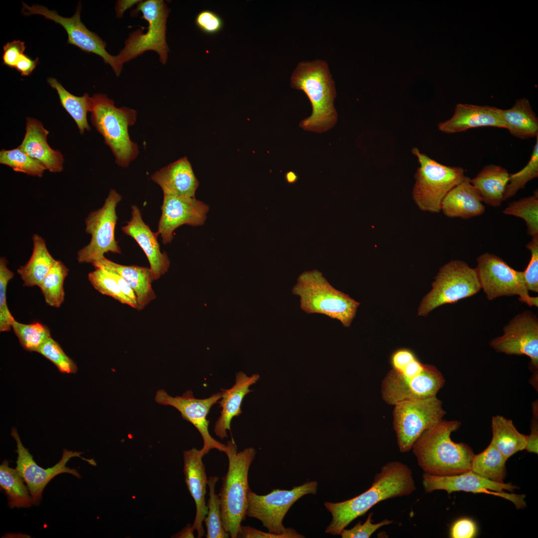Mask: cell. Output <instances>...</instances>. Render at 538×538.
<instances>
[{"instance_id": "d6a6232c", "label": "cell", "mask_w": 538, "mask_h": 538, "mask_svg": "<svg viewBox=\"0 0 538 538\" xmlns=\"http://www.w3.org/2000/svg\"><path fill=\"white\" fill-rule=\"evenodd\" d=\"M47 81L56 91L62 106L74 120L80 134H83L85 131L90 130L87 120V113L90 109L89 95L85 93L81 97L75 96L66 90L54 78H48Z\"/></svg>"}, {"instance_id": "db71d44e", "label": "cell", "mask_w": 538, "mask_h": 538, "mask_svg": "<svg viewBox=\"0 0 538 538\" xmlns=\"http://www.w3.org/2000/svg\"><path fill=\"white\" fill-rule=\"evenodd\" d=\"M38 62V58L32 60L27 55L23 54L19 59L14 69L19 72L22 76H28L35 68Z\"/></svg>"}, {"instance_id": "b9f144b4", "label": "cell", "mask_w": 538, "mask_h": 538, "mask_svg": "<svg viewBox=\"0 0 538 538\" xmlns=\"http://www.w3.org/2000/svg\"><path fill=\"white\" fill-rule=\"evenodd\" d=\"M88 279L94 288L101 294L134 308L131 300L123 294L116 279L106 269L95 268V270L88 274Z\"/></svg>"}, {"instance_id": "7bdbcfd3", "label": "cell", "mask_w": 538, "mask_h": 538, "mask_svg": "<svg viewBox=\"0 0 538 538\" xmlns=\"http://www.w3.org/2000/svg\"><path fill=\"white\" fill-rule=\"evenodd\" d=\"M37 352L52 362L62 373L75 374L77 371L75 362L66 354L59 344L51 337L40 346Z\"/></svg>"}, {"instance_id": "c3c4849f", "label": "cell", "mask_w": 538, "mask_h": 538, "mask_svg": "<svg viewBox=\"0 0 538 538\" xmlns=\"http://www.w3.org/2000/svg\"><path fill=\"white\" fill-rule=\"evenodd\" d=\"M238 537L245 538H302L304 537L295 530L289 528L287 532L277 534L271 532H264L249 526H242Z\"/></svg>"}, {"instance_id": "5b68a950", "label": "cell", "mask_w": 538, "mask_h": 538, "mask_svg": "<svg viewBox=\"0 0 538 538\" xmlns=\"http://www.w3.org/2000/svg\"><path fill=\"white\" fill-rule=\"evenodd\" d=\"M90 112L92 124L111 149L116 163L128 167L138 154V146L129 134V128L136 121V111L118 108L106 95L98 93L90 97Z\"/></svg>"}, {"instance_id": "603a6c76", "label": "cell", "mask_w": 538, "mask_h": 538, "mask_svg": "<svg viewBox=\"0 0 538 538\" xmlns=\"http://www.w3.org/2000/svg\"><path fill=\"white\" fill-rule=\"evenodd\" d=\"M506 129L501 115V109L488 106L458 104L453 116L438 125L439 131L455 134L479 127Z\"/></svg>"}, {"instance_id": "9c48e42d", "label": "cell", "mask_w": 538, "mask_h": 538, "mask_svg": "<svg viewBox=\"0 0 538 538\" xmlns=\"http://www.w3.org/2000/svg\"><path fill=\"white\" fill-rule=\"evenodd\" d=\"M481 289L475 268L461 260L451 261L440 268L432 289L420 303L418 314L426 316L441 305L455 303Z\"/></svg>"}, {"instance_id": "9a60e30c", "label": "cell", "mask_w": 538, "mask_h": 538, "mask_svg": "<svg viewBox=\"0 0 538 538\" xmlns=\"http://www.w3.org/2000/svg\"><path fill=\"white\" fill-rule=\"evenodd\" d=\"M422 485L426 493H430L435 490H444L448 494L458 491L485 493L507 499L512 502L517 509H522L526 507L524 495L505 492H513L517 489V486L511 483H498L491 481L471 471L454 475L443 476L424 473L422 476Z\"/></svg>"}, {"instance_id": "277c9868", "label": "cell", "mask_w": 538, "mask_h": 538, "mask_svg": "<svg viewBox=\"0 0 538 538\" xmlns=\"http://www.w3.org/2000/svg\"><path fill=\"white\" fill-rule=\"evenodd\" d=\"M224 453L228 458L229 466L222 478L219 494L222 521L229 536L236 538L247 516L248 494L250 490L248 473L256 452L253 447L238 452L232 438L227 443Z\"/></svg>"}, {"instance_id": "6da1fadb", "label": "cell", "mask_w": 538, "mask_h": 538, "mask_svg": "<svg viewBox=\"0 0 538 538\" xmlns=\"http://www.w3.org/2000/svg\"><path fill=\"white\" fill-rule=\"evenodd\" d=\"M415 490L411 470L401 462H390L376 474L372 485L364 492L342 502L324 503L326 509L332 516L325 533L340 535L353 521L364 515L379 502L409 495Z\"/></svg>"}, {"instance_id": "1f68e13d", "label": "cell", "mask_w": 538, "mask_h": 538, "mask_svg": "<svg viewBox=\"0 0 538 538\" xmlns=\"http://www.w3.org/2000/svg\"><path fill=\"white\" fill-rule=\"evenodd\" d=\"M491 443L508 460L517 452L525 450L527 435L518 431L513 421L501 415L492 419Z\"/></svg>"}, {"instance_id": "681fc988", "label": "cell", "mask_w": 538, "mask_h": 538, "mask_svg": "<svg viewBox=\"0 0 538 538\" xmlns=\"http://www.w3.org/2000/svg\"><path fill=\"white\" fill-rule=\"evenodd\" d=\"M25 43L19 40L7 42L3 46L2 54L3 64L11 68H14L20 57L25 50Z\"/></svg>"}, {"instance_id": "9f6ffc18", "label": "cell", "mask_w": 538, "mask_h": 538, "mask_svg": "<svg viewBox=\"0 0 538 538\" xmlns=\"http://www.w3.org/2000/svg\"><path fill=\"white\" fill-rule=\"evenodd\" d=\"M141 0H121L117 2L116 6V12L117 17H121L126 10L132 7L136 3H139Z\"/></svg>"}, {"instance_id": "d4e9b609", "label": "cell", "mask_w": 538, "mask_h": 538, "mask_svg": "<svg viewBox=\"0 0 538 538\" xmlns=\"http://www.w3.org/2000/svg\"><path fill=\"white\" fill-rule=\"evenodd\" d=\"M151 179L160 187L164 195L194 197L199 185L186 157L157 170Z\"/></svg>"}, {"instance_id": "ffe728a7", "label": "cell", "mask_w": 538, "mask_h": 538, "mask_svg": "<svg viewBox=\"0 0 538 538\" xmlns=\"http://www.w3.org/2000/svg\"><path fill=\"white\" fill-rule=\"evenodd\" d=\"M209 210L207 204L195 197L164 195L156 233L160 235L164 244L170 243L173 239V232L181 225H203Z\"/></svg>"}, {"instance_id": "f1b7e54d", "label": "cell", "mask_w": 538, "mask_h": 538, "mask_svg": "<svg viewBox=\"0 0 538 538\" xmlns=\"http://www.w3.org/2000/svg\"><path fill=\"white\" fill-rule=\"evenodd\" d=\"M510 174L505 168L494 164L484 166L473 179L472 185L477 190L483 202L498 207L504 201V194Z\"/></svg>"}, {"instance_id": "6f0895ef", "label": "cell", "mask_w": 538, "mask_h": 538, "mask_svg": "<svg viewBox=\"0 0 538 538\" xmlns=\"http://www.w3.org/2000/svg\"><path fill=\"white\" fill-rule=\"evenodd\" d=\"M193 531L191 529V526L184 528L181 532H180L177 535V538H194Z\"/></svg>"}, {"instance_id": "ee69618b", "label": "cell", "mask_w": 538, "mask_h": 538, "mask_svg": "<svg viewBox=\"0 0 538 538\" xmlns=\"http://www.w3.org/2000/svg\"><path fill=\"white\" fill-rule=\"evenodd\" d=\"M4 257L0 258V331H8L15 320L8 308L6 302V288L8 282L14 277V273L7 268Z\"/></svg>"}, {"instance_id": "d590c367", "label": "cell", "mask_w": 538, "mask_h": 538, "mask_svg": "<svg viewBox=\"0 0 538 538\" xmlns=\"http://www.w3.org/2000/svg\"><path fill=\"white\" fill-rule=\"evenodd\" d=\"M68 271V269L61 261L56 260L39 285L45 302L49 306L59 307L63 302V285Z\"/></svg>"}, {"instance_id": "4dcf8cb0", "label": "cell", "mask_w": 538, "mask_h": 538, "mask_svg": "<svg viewBox=\"0 0 538 538\" xmlns=\"http://www.w3.org/2000/svg\"><path fill=\"white\" fill-rule=\"evenodd\" d=\"M32 241L33 250L29 260L17 270L25 286H39L56 261L40 236L34 234Z\"/></svg>"}, {"instance_id": "83f0119b", "label": "cell", "mask_w": 538, "mask_h": 538, "mask_svg": "<svg viewBox=\"0 0 538 538\" xmlns=\"http://www.w3.org/2000/svg\"><path fill=\"white\" fill-rule=\"evenodd\" d=\"M92 265L95 268L103 267L112 269L123 277L136 294L137 310L143 309L155 298L156 295L151 286L153 280L149 268L121 265L105 257Z\"/></svg>"}, {"instance_id": "7c38bea8", "label": "cell", "mask_w": 538, "mask_h": 538, "mask_svg": "<svg viewBox=\"0 0 538 538\" xmlns=\"http://www.w3.org/2000/svg\"><path fill=\"white\" fill-rule=\"evenodd\" d=\"M122 199L115 190L111 189L103 206L90 212L85 219V232L91 235L90 243L80 250L77 259L80 264H93L108 252L121 254L115 239V227L118 217L116 207Z\"/></svg>"}, {"instance_id": "e0dca14e", "label": "cell", "mask_w": 538, "mask_h": 538, "mask_svg": "<svg viewBox=\"0 0 538 538\" xmlns=\"http://www.w3.org/2000/svg\"><path fill=\"white\" fill-rule=\"evenodd\" d=\"M11 435L16 442L17 453L16 470L26 483L33 503L38 504L40 501L43 491L47 484L56 476L63 473H67L80 478L79 473L75 469L66 466L68 461L72 458L78 457L92 465H95L93 459H87L81 456V452L63 450L60 461L52 467L44 469L37 464L30 454L22 444L19 435L15 428L11 429Z\"/></svg>"}, {"instance_id": "7dc6e473", "label": "cell", "mask_w": 538, "mask_h": 538, "mask_svg": "<svg viewBox=\"0 0 538 538\" xmlns=\"http://www.w3.org/2000/svg\"><path fill=\"white\" fill-rule=\"evenodd\" d=\"M195 22L200 31L208 35L219 33L224 26L221 17L210 10H203L199 12L196 16Z\"/></svg>"}, {"instance_id": "d6986e66", "label": "cell", "mask_w": 538, "mask_h": 538, "mask_svg": "<svg viewBox=\"0 0 538 538\" xmlns=\"http://www.w3.org/2000/svg\"><path fill=\"white\" fill-rule=\"evenodd\" d=\"M221 397V392H219L208 398L196 399L191 391H186L181 396L172 397L161 389L157 391L154 399L158 404L175 408L184 419L196 428L203 440L202 449L207 454L213 449L224 452L226 449V444L217 441L210 435L208 429L210 421L207 418L212 406Z\"/></svg>"}, {"instance_id": "bcb514c9", "label": "cell", "mask_w": 538, "mask_h": 538, "mask_svg": "<svg viewBox=\"0 0 538 538\" xmlns=\"http://www.w3.org/2000/svg\"><path fill=\"white\" fill-rule=\"evenodd\" d=\"M373 515V513H370L363 524L359 521L351 529H343L340 535L342 538H369L377 530L393 522L391 520L385 519L378 523L373 524L372 522Z\"/></svg>"}, {"instance_id": "ac0fdd59", "label": "cell", "mask_w": 538, "mask_h": 538, "mask_svg": "<svg viewBox=\"0 0 538 538\" xmlns=\"http://www.w3.org/2000/svg\"><path fill=\"white\" fill-rule=\"evenodd\" d=\"M491 346L507 355H526L531 368H538V318L529 310L516 315L503 328V334L493 339Z\"/></svg>"}, {"instance_id": "f546056e", "label": "cell", "mask_w": 538, "mask_h": 538, "mask_svg": "<svg viewBox=\"0 0 538 538\" xmlns=\"http://www.w3.org/2000/svg\"><path fill=\"white\" fill-rule=\"evenodd\" d=\"M501 115L512 135L520 139L538 135V118L527 99H519L512 108L501 109Z\"/></svg>"}, {"instance_id": "e575fe53", "label": "cell", "mask_w": 538, "mask_h": 538, "mask_svg": "<svg viewBox=\"0 0 538 538\" xmlns=\"http://www.w3.org/2000/svg\"><path fill=\"white\" fill-rule=\"evenodd\" d=\"M0 485L7 495L11 508L29 507L33 503L23 479L16 469L9 467L7 460H4L0 466Z\"/></svg>"}, {"instance_id": "ba28073f", "label": "cell", "mask_w": 538, "mask_h": 538, "mask_svg": "<svg viewBox=\"0 0 538 538\" xmlns=\"http://www.w3.org/2000/svg\"><path fill=\"white\" fill-rule=\"evenodd\" d=\"M141 12L148 23L146 32L143 27L132 32L125 42L124 47L116 56L119 64L123 65L147 51L159 55L160 62L166 63L169 49L166 42V21L170 12L162 0L140 1L133 11L134 15Z\"/></svg>"}, {"instance_id": "4fadbf2b", "label": "cell", "mask_w": 538, "mask_h": 538, "mask_svg": "<svg viewBox=\"0 0 538 538\" xmlns=\"http://www.w3.org/2000/svg\"><path fill=\"white\" fill-rule=\"evenodd\" d=\"M317 482L308 481L292 489H274L259 495L250 489L248 494L247 516L260 520L269 532L281 534L287 531L283 520L290 507L305 495L316 493Z\"/></svg>"}, {"instance_id": "30bf717a", "label": "cell", "mask_w": 538, "mask_h": 538, "mask_svg": "<svg viewBox=\"0 0 538 538\" xmlns=\"http://www.w3.org/2000/svg\"><path fill=\"white\" fill-rule=\"evenodd\" d=\"M394 405L393 426L402 453L410 451L420 435L440 421L445 414L436 396L404 401Z\"/></svg>"}, {"instance_id": "3957f363", "label": "cell", "mask_w": 538, "mask_h": 538, "mask_svg": "<svg viewBox=\"0 0 538 538\" xmlns=\"http://www.w3.org/2000/svg\"><path fill=\"white\" fill-rule=\"evenodd\" d=\"M290 85L306 95L312 108L310 116L300 123L301 128L322 133L335 125L337 114L334 101L336 93L326 62L318 59L300 62L291 76Z\"/></svg>"}, {"instance_id": "8fae6325", "label": "cell", "mask_w": 538, "mask_h": 538, "mask_svg": "<svg viewBox=\"0 0 538 538\" xmlns=\"http://www.w3.org/2000/svg\"><path fill=\"white\" fill-rule=\"evenodd\" d=\"M475 268L481 286L489 300L503 296L518 295L530 307L538 306V297L531 296L526 285L523 271L510 267L502 258L484 253L477 258Z\"/></svg>"}, {"instance_id": "4316f807", "label": "cell", "mask_w": 538, "mask_h": 538, "mask_svg": "<svg viewBox=\"0 0 538 538\" xmlns=\"http://www.w3.org/2000/svg\"><path fill=\"white\" fill-rule=\"evenodd\" d=\"M483 202L468 177L447 194L442 202L441 211L449 218L470 219L484 213L485 207Z\"/></svg>"}, {"instance_id": "7a4b0ae2", "label": "cell", "mask_w": 538, "mask_h": 538, "mask_svg": "<svg viewBox=\"0 0 538 538\" xmlns=\"http://www.w3.org/2000/svg\"><path fill=\"white\" fill-rule=\"evenodd\" d=\"M460 425L457 420L442 419L415 441L413 452L424 473L443 476L470 471L475 455L472 448L465 443L454 442L450 437Z\"/></svg>"}, {"instance_id": "11a10c76", "label": "cell", "mask_w": 538, "mask_h": 538, "mask_svg": "<svg viewBox=\"0 0 538 538\" xmlns=\"http://www.w3.org/2000/svg\"><path fill=\"white\" fill-rule=\"evenodd\" d=\"M538 423L536 422V420H535L532 427L531 433L529 435H527V442L525 449L529 452L537 454L538 451Z\"/></svg>"}, {"instance_id": "ab89813d", "label": "cell", "mask_w": 538, "mask_h": 538, "mask_svg": "<svg viewBox=\"0 0 538 538\" xmlns=\"http://www.w3.org/2000/svg\"><path fill=\"white\" fill-rule=\"evenodd\" d=\"M218 480L217 476H210L208 480L209 489V499L207 503L208 510L204 520L207 538H226L229 536L223 525L220 497L215 493V485Z\"/></svg>"}, {"instance_id": "7402d4cb", "label": "cell", "mask_w": 538, "mask_h": 538, "mask_svg": "<svg viewBox=\"0 0 538 538\" xmlns=\"http://www.w3.org/2000/svg\"><path fill=\"white\" fill-rule=\"evenodd\" d=\"M122 230L132 237L144 252L149 262L152 280L158 279L168 271L170 261L166 254L160 251L158 234L144 223L136 206H132V218Z\"/></svg>"}, {"instance_id": "f6af8a7d", "label": "cell", "mask_w": 538, "mask_h": 538, "mask_svg": "<svg viewBox=\"0 0 538 538\" xmlns=\"http://www.w3.org/2000/svg\"><path fill=\"white\" fill-rule=\"evenodd\" d=\"M526 248L531 257L526 269L523 271L525 283L529 291L538 292V236L532 237Z\"/></svg>"}, {"instance_id": "cb8c5ba5", "label": "cell", "mask_w": 538, "mask_h": 538, "mask_svg": "<svg viewBox=\"0 0 538 538\" xmlns=\"http://www.w3.org/2000/svg\"><path fill=\"white\" fill-rule=\"evenodd\" d=\"M49 132L35 118L26 119L25 133L18 147L32 158L41 163L51 172L63 169L64 159L61 151L52 148L47 138Z\"/></svg>"}, {"instance_id": "5bb4252c", "label": "cell", "mask_w": 538, "mask_h": 538, "mask_svg": "<svg viewBox=\"0 0 538 538\" xmlns=\"http://www.w3.org/2000/svg\"><path fill=\"white\" fill-rule=\"evenodd\" d=\"M81 3L79 2L74 14L71 17L60 16L55 10H49L38 4L29 6L22 2L21 12L23 15L39 14L61 25L68 35L67 43L74 45L81 50L92 53L101 57L104 62L109 64L116 75L119 76L123 69L117 60L106 50L107 43L97 34L89 30L81 20Z\"/></svg>"}, {"instance_id": "836d02e7", "label": "cell", "mask_w": 538, "mask_h": 538, "mask_svg": "<svg viewBox=\"0 0 538 538\" xmlns=\"http://www.w3.org/2000/svg\"><path fill=\"white\" fill-rule=\"evenodd\" d=\"M507 459L491 443L481 453L474 455L470 471L491 481L504 483Z\"/></svg>"}, {"instance_id": "484cf974", "label": "cell", "mask_w": 538, "mask_h": 538, "mask_svg": "<svg viewBox=\"0 0 538 538\" xmlns=\"http://www.w3.org/2000/svg\"><path fill=\"white\" fill-rule=\"evenodd\" d=\"M259 379L258 375L249 377L243 372L236 374L235 384L229 389H221L222 397L219 402L222 410L215 423L214 431L223 439L228 436L227 431H231V423L234 417L242 413L241 404L245 397L252 391L249 388Z\"/></svg>"}, {"instance_id": "f5cc1de1", "label": "cell", "mask_w": 538, "mask_h": 538, "mask_svg": "<svg viewBox=\"0 0 538 538\" xmlns=\"http://www.w3.org/2000/svg\"><path fill=\"white\" fill-rule=\"evenodd\" d=\"M106 269L116 279L121 290L123 294L129 299H130L134 304V308L137 309V297L136 294L134 291L133 289L131 287L130 284L126 281V280L122 277L116 271L111 269H110L103 267Z\"/></svg>"}, {"instance_id": "8992f818", "label": "cell", "mask_w": 538, "mask_h": 538, "mask_svg": "<svg viewBox=\"0 0 538 538\" xmlns=\"http://www.w3.org/2000/svg\"><path fill=\"white\" fill-rule=\"evenodd\" d=\"M292 293L299 296L300 306L307 314L319 313L350 326L360 303L332 286L318 270L301 274Z\"/></svg>"}, {"instance_id": "8d00e7d4", "label": "cell", "mask_w": 538, "mask_h": 538, "mask_svg": "<svg viewBox=\"0 0 538 538\" xmlns=\"http://www.w3.org/2000/svg\"><path fill=\"white\" fill-rule=\"evenodd\" d=\"M503 213L523 219L527 225L528 234L532 237L538 236V190L532 196L510 203Z\"/></svg>"}, {"instance_id": "2e32d148", "label": "cell", "mask_w": 538, "mask_h": 538, "mask_svg": "<svg viewBox=\"0 0 538 538\" xmlns=\"http://www.w3.org/2000/svg\"><path fill=\"white\" fill-rule=\"evenodd\" d=\"M445 382L440 372L434 366L425 364L419 375L406 377L391 370L384 379L381 388L383 400L395 405L404 401L435 397Z\"/></svg>"}, {"instance_id": "f35d334b", "label": "cell", "mask_w": 538, "mask_h": 538, "mask_svg": "<svg viewBox=\"0 0 538 538\" xmlns=\"http://www.w3.org/2000/svg\"><path fill=\"white\" fill-rule=\"evenodd\" d=\"M11 328L22 347L30 352H37L40 346L51 337L49 328L38 322L23 324L14 320L12 322Z\"/></svg>"}, {"instance_id": "680465c9", "label": "cell", "mask_w": 538, "mask_h": 538, "mask_svg": "<svg viewBox=\"0 0 538 538\" xmlns=\"http://www.w3.org/2000/svg\"><path fill=\"white\" fill-rule=\"evenodd\" d=\"M286 179L288 183H293L296 180L297 176L293 172L289 171L286 174Z\"/></svg>"}, {"instance_id": "44dd1931", "label": "cell", "mask_w": 538, "mask_h": 538, "mask_svg": "<svg viewBox=\"0 0 538 538\" xmlns=\"http://www.w3.org/2000/svg\"><path fill=\"white\" fill-rule=\"evenodd\" d=\"M206 455L201 449L193 448L183 452V472L188 490L196 505V515L192 530L197 532V537L204 536L203 523L208 513L205 495L208 480L202 459Z\"/></svg>"}, {"instance_id": "60d3db41", "label": "cell", "mask_w": 538, "mask_h": 538, "mask_svg": "<svg viewBox=\"0 0 538 538\" xmlns=\"http://www.w3.org/2000/svg\"><path fill=\"white\" fill-rule=\"evenodd\" d=\"M536 138L528 163L518 172L510 174L509 182L504 194V201L514 196L530 181L538 177V135Z\"/></svg>"}, {"instance_id": "74e56055", "label": "cell", "mask_w": 538, "mask_h": 538, "mask_svg": "<svg viewBox=\"0 0 538 538\" xmlns=\"http://www.w3.org/2000/svg\"><path fill=\"white\" fill-rule=\"evenodd\" d=\"M0 163L11 167L13 171L41 177L46 170L39 161L32 158L18 146L11 149H1Z\"/></svg>"}, {"instance_id": "816d5d0a", "label": "cell", "mask_w": 538, "mask_h": 538, "mask_svg": "<svg viewBox=\"0 0 538 538\" xmlns=\"http://www.w3.org/2000/svg\"><path fill=\"white\" fill-rule=\"evenodd\" d=\"M415 358L414 353L408 349L401 348L396 350L391 357L392 370L397 372L401 371Z\"/></svg>"}, {"instance_id": "f907efd6", "label": "cell", "mask_w": 538, "mask_h": 538, "mask_svg": "<svg viewBox=\"0 0 538 538\" xmlns=\"http://www.w3.org/2000/svg\"><path fill=\"white\" fill-rule=\"evenodd\" d=\"M477 532L475 522L468 518H463L456 521L451 527L450 536L452 538H472Z\"/></svg>"}, {"instance_id": "52a82bcc", "label": "cell", "mask_w": 538, "mask_h": 538, "mask_svg": "<svg viewBox=\"0 0 538 538\" xmlns=\"http://www.w3.org/2000/svg\"><path fill=\"white\" fill-rule=\"evenodd\" d=\"M411 152L419 164L415 174L413 199L422 211L438 213L447 194L468 177L463 168L440 163L417 147L413 148Z\"/></svg>"}]
</instances>
